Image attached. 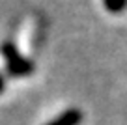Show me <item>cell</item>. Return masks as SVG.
<instances>
[{"label":"cell","mask_w":127,"mask_h":125,"mask_svg":"<svg viewBox=\"0 0 127 125\" xmlns=\"http://www.w3.org/2000/svg\"><path fill=\"white\" fill-rule=\"evenodd\" d=\"M82 112L79 108H67L64 110L60 116H56L54 120H51L47 125H79L82 121Z\"/></svg>","instance_id":"obj_2"},{"label":"cell","mask_w":127,"mask_h":125,"mask_svg":"<svg viewBox=\"0 0 127 125\" xmlns=\"http://www.w3.org/2000/svg\"><path fill=\"white\" fill-rule=\"evenodd\" d=\"M4 86H6V84H4V78H2V75H0V94L4 92Z\"/></svg>","instance_id":"obj_4"},{"label":"cell","mask_w":127,"mask_h":125,"mask_svg":"<svg viewBox=\"0 0 127 125\" xmlns=\"http://www.w3.org/2000/svg\"><path fill=\"white\" fill-rule=\"evenodd\" d=\"M2 56L6 60L8 73L13 77H28V75L34 73V63L28 58H24L11 41H6L2 45Z\"/></svg>","instance_id":"obj_1"},{"label":"cell","mask_w":127,"mask_h":125,"mask_svg":"<svg viewBox=\"0 0 127 125\" xmlns=\"http://www.w3.org/2000/svg\"><path fill=\"white\" fill-rule=\"evenodd\" d=\"M105 8H107V11L110 13H120L123 11V9L127 8V0H103Z\"/></svg>","instance_id":"obj_3"}]
</instances>
